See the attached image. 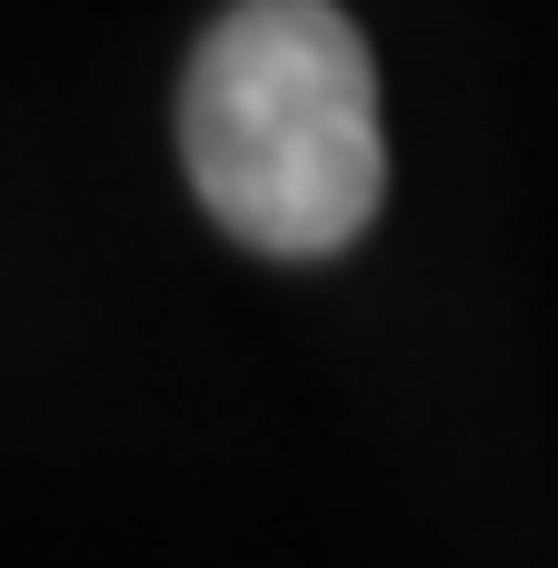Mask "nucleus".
I'll return each mask as SVG.
<instances>
[{
	"label": "nucleus",
	"mask_w": 558,
	"mask_h": 568,
	"mask_svg": "<svg viewBox=\"0 0 558 568\" xmlns=\"http://www.w3.org/2000/svg\"><path fill=\"white\" fill-rule=\"evenodd\" d=\"M180 160L200 210L260 260H329L389 190L379 70L329 0H240L180 80Z\"/></svg>",
	"instance_id": "nucleus-1"
}]
</instances>
